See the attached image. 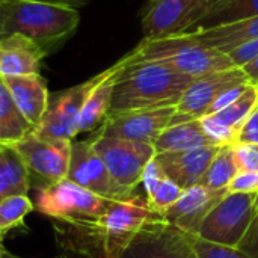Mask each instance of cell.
<instances>
[{
    "label": "cell",
    "mask_w": 258,
    "mask_h": 258,
    "mask_svg": "<svg viewBox=\"0 0 258 258\" xmlns=\"http://www.w3.org/2000/svg\"><path fill=\"white\" fill-rule=\"evenodd\" d=\"M33 210L27 195H15L0 201V230L9 231L24 222V218Z\"/></svg>",
    "instance_id": "4316f807"
},
{
    "label": "cell",
    "mask_w": 258,
    "mask_h": 258,
    "mask_svg": "<svg viewBox=\"0 0 258 258\" xmlns=\"http://www.w3.org/2000/svg\"><path fill=\"white\" fill-rule=\"evenodd\" d=\"M233 150L239 172H258V145L236 142Z\"/></svg>",
    "instance_id": "4dcf8cb0"
},
{
    "label": "cell",
    "mask_w": 258,
    "mask_h": 258,
    "mask_svg": "<svg viewBox=\"0 0 258 258\" xmlns=\"http://www.w3.org/2000/svg\"><path fill=\"white\" fill-rule=\"evenodd\" d=\"M119 62L122 65L147 62L163 63L195 79L236 67L228 53L197 44L183 35L160 39H142L132 51L122 56Z\"/></svg>",
    "instance_id": "277c9868"
},
{
    "label": "cell",
    "mask_w": 258,
    "mask_h": 258,
    "mask_svg": "<svg viewBox=\"0 0 258 258\" xmlns=\"http://www.w3.org/2000/svg\"><path fill=\"white\" fill-rule=\"evenodd\" d=\"M175 112V106H166L110 113L106 116L97 132L104 136H113L153 145L160 133L172 124Z\"/></svg>",
    "instance_id": "7c38bea8"
},
{
    "label": "cell",
    "mask_w": 258,
    "mask_h": 258,
    "mask_svg": "<svg viewBox=\"0 0 258 258\" xmlns=\"http://www.w3.org/2000/svg\"><path fill=\"white\" fill-rule=\"evenodd\" d=\"M218 0H153L141 17L144 39L190 32Z\"/></svg>",
    "instance_id": "9c48e42d"
},
{
    "label": "cell",
    "mask_w": 258,
    "mask_h": 258,
    "mask_svg": "<svg viewBox=\"0 0 258 258\" xmlns=\"http://www.w3.org/2000/svg\"><path fill=\"white\" fill-rule=\"evenodd\" d=\"M112 201L65 178L36 192L35 209L60 222L89 225L95 222Z\"/></svg>",
    "instance_id": "5b68a950"
},
{
    "label": "cell",
    "mask_w": 258,
    "mask_h": 258,
    "mask_svg": "<svg viewBox=\"0 0 258 258\" xmlns=\"http://www.w3.org/2000/svg\"><path fill=\"white\" fill-rule=\"evenodd\" d=\"M57 258H71V255H70L68 252H65V251H63V252H62V254H60Z\"/></svg>",
    "instance_id": "b9f144b4"
},
{
    "label": "cell",
    "mask_w": 258,
    "mask_h": 258,
    "mask_svg": "<svg viewBox=\"0 0 258 258\" xmlns=\"http://www.w3.org/2000/svg\"><path fill=\"white\" fill-rule=\"evenodd\" d=\"M3 236H5V231H2V230H0V245H2V239H3Z\"/></svg>",
    "instance_id": "ee69618b"
},
{
    "label": "cell",
    "mask_w": 258,
    "mask_h": 258,
    "mask_svg": "<svg viewBox=\"0 0 258 258\" xmlns=\"http://www.w3.org/2000/svg\"><path fill=\"white\" fill-rule=\"evenodd\" d=\"M219 148L221 145H210L189 151L157 153L156 160L163 174L184 190L201 181Z\"/></svg>",
    "instance_id": "2e32d148"
},
{
    "label": "cell",
    "mask_w": 258,
    "mask_h": 258,
    "mask_svg": "<svg viewBox=\"0 0 258 258\" xmlns=\"http://www.w3.org/2000/svg\"><path fill=\"white\" fill-rule=\"evenodd\" d=\"M67 178L110 201H121L132 197L112 180L89 139L73 142Z\"/></svg>",
    "instance_id": "4fadbf2b"
},
{
    "label": "cell",
    "mask_w": 258,
    "mask_h": 258,
    "mask_svg": "<svg viewBox=\"0 0 258 258\" xmlns=\"http://www.w3.org/2000/svg\"><path fill=\"white\" fill-rule=\"evenodd\" d=\"M33 132V127L17 107L5 79L0 76V144L12 145Z\"/></svg>",
    "instance_id": "603a6c76"
},
{
    "label": "cell",
    "mask_w": 258,
    "mask_h": 258,
    "mask_svg": "<svg viewBox=\"0 0 258 258\" xmlns=\"http://www.w3.org/2000/svg\"><path fill=\"white\" fill-rule=\"evenodd\" d=\"M249 83H246V85H240V86H236V88H231V89H228V91H225L222 95H219L216 100H215V103L210 106V109H209V113L207 115H212V113H216V112H219V110H222V109H225V107H228L230 104H233L240 95H242V92L245 91V88L248 86ZM206 116V115H204Z\"/></svg>",
    "instance_id": "d590c367"
},
{
    "label": "cell",
    "mask_w": 258,
    "mask_h": 258,
    "mask_svg": "<svg viewBox=\"0 0 258 258\" xmlns=\"http://www.w3.org/2000/svg\"><path fill=\"white\" fill-rule=\"evenodd\" d=\"M227 194V189L212 190L201 184H195L184 189L180 198L171 207L160 212L159 216L162 221L181 231L197 234L204 218L219 201L225 198Z\"/></svg>",
    "instance_id": "9a60e30c"
},
{
    "label": "cell",
    "mask_w": 258,
    "mask_h": 258,
    "mask_svg": "<svg viewBox=\"0 0 258 258\" xmlns=\"http://www.w3.org/2000/svg\"><path fill=\"white\" fill-rule=\"evenodd\" d=\"M121 258H198L190 233L181 231L157 216L132 240Z\"/></svg>",
    "instance_id": "8fae6325"
},
{
    "label": "cell",
    "mask_w": 258,
    "mask_h": 258,
    "mask_svg": "<svg viewBox=\"0 0 258 258\" xmlns=\"http://www.w3.org/2000/svg\"><path fill=\"white\" fill-rule=\"evenodd\" d=\"M239 172L237 162L234 157L233 144L221 145L216 156L213 157L209 169L203 175L198 184L209 187L212 190H224L233 180V177Z\"/></svg>",
    "instance_id": "d4e9b609"
},
{
    "label": "cell",
    "mask_w": 258,
    "mask_h": 258,
    "mask_svg": "<svg viewBox=\"0 0 258 258\" xmlns=\"http://www.w3.org/2000/svg\"><path fill=\"white\" fill-rule=\"evenodd\" d=\"M218 145L204 132L200 119H187L165 128L154 141L153 147L157 153L168 151H189L203 147Z\"/></svg>",
    "instance_id": "44dd1931"
},
{
    "label": "cell",
    "mask_w": 258,
    "mask_h": 258,
    "mask_svg": "<svg viewBox=\"0 0 258 258\" xmlns=\"http://www.w3.org/2000/svg\"><path fill=\"white\" fill-rule=\"evenodd\" d=\"M5 252H6V251H5V248H3V246L0 245V258H3V255H5Z\"/></svg>",
    "instance_id": "7bdbcfd3"
},
{
    "label": "cell",
    "mask_w": 258,
    "mask_h": 258,
    "mask_svg": "<svg viewBox=\"0 0 258 258\" xmlns=\"http://www.w3.org/2000/svg\"><path fill=\"white\" fill-rule=\"evenodd\" d=\"M98 74L91 77L89 80L71 86L65 91H60L50 95L48 109L38 127L33 128V133L39 138L45 139H62L73 141L79 135L77 124L85 100L97 83Z\"/></svg>",
    "instance_id": "30bf717a"
},
{
    "label": "cell",
    "mask_w": 258,
    "mask_h": 258,
    "mask_svg": "<svg viewBox=\"0 0 258 258\" xmlns=\"http://www.w3.org/2000/svg\"><path fill=\"white\" fill-rule=\"evenodd\" d=\"M157 216L147 198L132 195L127 200L112 201L95 222L89 225L68 224V227L91 242L101 258H121L138 233Z\"/></svg>",
    "instance_id": "3957f363"
},
{
    "label": "cell",
    "mask_w": 258,
    "mask_h": 258,
    "mask_svg": "<svg viewBox=\"0 0 258 258\" xmlns=\"http://www.w3.org/2000/svg\"><path fill=\"white\" fill-rule=\"evenodd\" d=\"M237 142L240 144H255L258 145V107L249 115L239 132Z\"/></svg>",
    "instance_id": "e575fe53"
},
{
    "label": "cell",
    "mask_w": 258,
    "mask_h": 258,
    "mask_svg": "<svg viewBox=\"0 0 258 258\" xmlns=\"http://www.w3.org/2000/svg\"><path fill=\"white\" fill-rule=\"evenodd\" d=\"M71 145L73 141L45 139L30 132L11 147H14L23 159L30 175V184L35 180V187L39 190L67 178Z\"/></svg>",
    "instance_id": "52a82bcc"
},
{
    "label": "cell",
    "mask_w": 258,
    "mask_h": 258,
    "mask_svg": "<svg viewBox=\"0 0 258 258\" xmlns=\"http://www.w3.org/2000/svg\"><path fill=\"white\" fill-rule=\"evenodd\" d=\"M246 83L251 82L246 73L239 67H231L197 77L184 91L178 104L175 106L177 113L189 119H200L201 116L209 113L210 106L219 95L231 88Z\"/></svg>",
    "instance_id": "5bb4252c"
},
{
    "label": "cell",
    "mask_w": 258,
    "mask_h": 258,
    "mask_svg": "<svg viewBox=\"0 0 258 258\" xmlns=\"http://www.w3.org/2000/svg\"><path fill=\"white\" fill-rule=\"evenodd\" d=\"M254 210H255V213L258 212V192L255 194V198H254Z\"/></svg>",
    "instance_id": "ab89813d"
},
{
    "label": "cell",
    "mask_w": 258,
    "mask_h": 258,
    "mask_svg": "<svg viewBox=\"0 0 258 258\" xmlns=\"http://www.w3.org/2000/svg\"><path fill=\"white\" fill-rule=\"evenodd\" d=\"M80 14L74 8L39 0H0V39L23 35L45 54L57 51L77 30Z\"/></svg>",
    "instance_id": "7a4b0ae2"
},
{
    "label": "cell",
    "mask_w": 258,
    "mask_h": 258,
    "mask_svg": "<svg viewBox=\"0 0 258 258\" xmlns=\"http://www.w3.org/2000/svg\"><path fill=\"white\" fill-rule=\"evenodd\" d=\"M63 251L68 252L71 255V258H101L97 252L82 249V248H65Z\"/></svg>",
    "instance_id": "74e56055"
},
{
    "label": "cell",
    "mask_w": 258,
    "mask_h": 258,
    "mask_svg": "<svg viewBox=\"0 0 258 258\" xmlns=\"http://www.w3.org/2000/svg\"><path fill=\"white\" fill-rule=\"evenodd\" d=\"M115 77L110 113L177 106L195 77L168 65L147 62L122 65Z\"/></svg>",
    "instance_id": "6da1fadb"
},
{
    "label": "cell",
    "mask_w": 258,
    "mask_h": 258,
    "mask_svg": "<svg viewBox=\"0 0 258 258\" xmlns=\"http://www.w3.org/2000/svg\"><path fill=\"white\" fill-rule=\"evenodd\" d=\"M118 70H119V65L116 62L115 65H112L110 68L98 74V80L89 91L85 100V104L82 107L79 124H77L79 133L92 132L98 128L106 119V116L109 115L110 104H112L113 85H115V77H116Z\"/></svg>",
    "instance_id": "ffe728a7"
},
{
    "label": "cell",
    "mask_w": 258,
    "mask_h": 258,
    "mask_svg": "<svg viewBox=\"0 0 258 258\" xmlns=\"http://www.w3.org/2000/svg\"><path fill=\"white\" fill-rule=\"evenodd\" d=\"M39 2H47V3H53V5H62V6H68V8L79 9L82 6L88 5L91 0H39Z\"/></svg>",
    "instance_id": "f35d334b"
},
{
    "label": "cell",
    "mask_w": 258,
    "mask_h": 258,
    "mask_svg": "<svg viewBox=\"0 0 258 258\" xmlns=\"http://www.w3.org/2000/svg\"><path fill=\"white\" fill-rule=\"evenodd\" d=\"M166 175L163 174L160 165L157 163L156 160V156L153 160H150V163L145 166V171H144V175H142V186L145 189V194H147V198L153 195V192L157 189V186L160 184V181L165 178Z\"/></svg>",
    "instance_id": "d6a6232c"
},
{
    "label": "cell",
    "mask_w": 258,
    "mask_h": 258,
    "mask_svg": "<svg viewBox=\"0 0 258 258\" xmlns=\"http://www.w3.org/2000/svg\"><path fill=\"white\" fill-rule=\"evenodd\" d=\"M181 35L197 44L230 53L242 44L258 39V15L216 27L190 30Z\"/></svg>",
    "instance_id": "d6986e66"
},
{
    "label": "cell",
    "mask_w": 258,
    "mask_h": 258,
    "mask_svg": "<svg viewBox=\"0 0 258 258\" xmlns=\"http://www.w3.org/2000/svg\"><path fill=\"white\" fill-rule=\"evenodd\" d=\"M3 79L23 116L33 128L38 127L50 104V92L45 79L41 74L12 76Z\"/></svg>",
    "instance_id": "e0dca14e"
},
{
    "label": "cell",
    "mask_w": 258,
    "mask_h": 258,
    "mask_svg": "<svg viewBox=\"0 0 258 258\" xmlns=\"http://www.w3.org/2000/svg\"><path fill=\"white\" fill-rule=\"evenodd\" d=\"M228 194H257L258 172H237L227 186Z\"/></svg>",
    "instance_id": "1f68e13d"
},
{
    "label": "cell",
    "mask_w": 258,
    "mask_h": 258,
    "mask_svg": "<svg viewBox=\"0 0 258 258\" xmlns=\"http://www.w3.org/2000/svg\"><path fill=\"white\" fill-rule=\"evenodd\" d=\"M30 189L29 171L11 145L0 144V201L15 195H27Z\"/></svg>",
    "instance_id": "7402d4cb"
},
{
    "label": "cell",
    "mask_w": 258,
    "mask_h": 258,
    "mask_svg": "<svg viewBox=\"0 0 258 258\" xmlns=\"http://www.w3.org/2000/svg\"><path fill=\"white\" fill-rule=\"evenodd\" d=\"M181 192H183V189L177 183H174L172 180L165 177L160 181V184L157 186V189L153 192V195L147 198V201H148L151 210L159 215L160 212L171 207L180 198Z\"/></svg>",
    "instance_id": "f1b7e54d"
},
{
    "label": "cell",
    "mask_w": 258,
    "mask_h": 258,
    "mask_svg": "<svg viewBox=\"0 0 258 258\" xmlns=\"http://www.w3.org/2000/svg\"><path fill=\"white\" fill-rule=\"evenodd\" d=\"M255 15H258V0H218L192 30L216 27Z\"/></svg>",
    "instance_id": "cb8c5ba5"
},
{
    "label": "cell",
    "mask_w": 258,
    "mask_h": 258,
    "mask_svg": "<svg viewBox=\"0 0 258 258\" xmlns=\"http://www.w3.org/2000/svg\"><path fill=\"white\" fill-rule=\"evenodd\" d=\"M45 51L23 35H11L0 39V76L39 74Z\"/></svg>",
    "instance_id": "ac0fdd59"
},
{
    "label": "cell",
    "mask_w": 258,
    "mask_h": 258,
    "mask_svg": "<svg viewBox=\"0 0 258 258\" xmlns=\"http://www.w3.org/2000/svg\"><path fill=\"white\" fill-rule=\"evenodd\" d=\"M237 249L246 254L248 257L258 258V212L254 215V219L246 234L243 236L242 242L239 243Z\"/></svg>",
    "instance_id": "836d02e7"
},
{
    "label": "cell",
    "mask_w": 258,
    "mask_h": 258,
    "mask_svg": "<svg viewBox=\"0 0 258 258\" xmlns=\"http://www.w3.org/2000/svg\"><path fill=\"white\" fill-rule=\"evenodd\" d=\"M201 125L207 136L218 145H228V144H236L239 138V132L222 124L218 121L213 115H206L200 118Z\"/></svg>",
    "instance_id": "f546056e"
},
{
    "label": "cell",
    "mask_w": 258,
    "mask_h": 258,
    "mask_svg": "<svg viewBox=\"0 0 258 258\" xmlns=\"http://www.w3.org/2000/svg\"><path fill=\"white\" fill-rule=\"evenodd\" d=\"M89 141L112 180L125 194L133 195L135 189L142 183L145 166L156 156L154 147L151 144L104 136L97 130Z\"/></svg>",
    "instance_id": "8992f818"
},
{
    "label": "cell",
    "mask_w": 258,
    "mask_h": 258,
    "mask_svg": "<svg viewBox=\"0 0 258 258\" xmlns=\"http://www.w3.org/2000/svg\"><path fill=\"white\" fill-rule=\"evenodd\" d=\"M3 258H21V257H17V255H14V254H9L8 251L5 252V255H3Z\"/></svg>",
    "instance_id": "60d3db41"
},
{
    "label": "cell",
    "mask_w": 258,
    "mask_h": 258,
    "mask_svg": "<svg viewBox=\"0 0 258 258\" xmlns=\"http://www.w3.org/2000/svg\"><path fill=\"white\" fill-rule=\"evenodd\" d=\"M242 70L246 73V76H248V79H249V82H251V83L258 85V57L257 59H254L252 62H249V63L243 65V67H242Z\"/></svg>",
    "instance_id": "8d00e7d4"
},
{
    "label": "cell",
    "mask_w": 258,
    "mask_h": 258,
    "mask_svg": "<svg viewBox=\"0 0 258 258\" xmlns=\"http://www.w3.org/2000/svg\"><path fill=\"white\" fill-rule=\"evenodd\" d=\"M258 107V85L249 83L245 91L242 92V95L228 107L212 113L218 121H221L222 124L240 132L242 125L245 124V121L249 118V115Z\"/></svg>",
    "instance_id": "484cf974"
},
{
    "label": "cell",
    "mask_w": 258,
    "mask_h": 258,
    "mask_svg": "<svg viewBox=\"0 0 258 258\" xmlns=\"http://www.w3.org/2000/svg\"><path fill=\"white\" fill-rule=\"evenodd\" d=\"M254 194H227L204 218L197 236L237 248L254 219Z\"/></svg>",
    "instance_id": "ba28073f"
},
{
    "label": "cell",
    "mask_w": 258,
    "mask_h": 258,
    "mask_svg": "<svg viewBox=\"0 0 258 258\" xmlns=\"http://www.w3.org/2000/svg\"><path fill=\"white\" fill-rule=\"evenodd\" d=\"M190 245L198 258H251L237 248L213 243L198 237L197 234H190Z\"/></svg>",
    "instance_id": "83f0119b"
}]
</instances>
